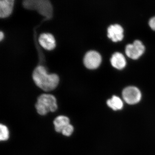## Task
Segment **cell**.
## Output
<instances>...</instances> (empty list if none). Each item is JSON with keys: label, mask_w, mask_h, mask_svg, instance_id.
Returning <instances> with one entry per match:
<instances>
[{"label": "cell", "mask_w": 155, "mask_h": 155, "mask_svg": "<svg viewBox=\"0 0 155 155\" xmlns=\"http://www.w3.org/2000/svg\"><path fill=\"white\" fill-rule=\"evenodd\" d=\"M32 78L37 86L45 91L55 89L59 82V78L55 74H48L44 67H37L33 72Z\"/></svg>", "instance_id": "cell-1"}, {"label": "cell", "mask_w": 155, "mask_h": 155, "mask_svg": "<svg viewBox=\"0 0 155 155\" xmlns=\"http://www.w3.org/2000/svg\"><path fill=\"white\" fill-rule=\"evenodd\" d=\"M22 5L27 10L37 11L46 19L52 17L53 6L50 0H23Z\"/></svg>", "instance_id": "cell-2"}, {"label": "cell", "mask_w": 155, "mask_h": 155, "mask_svg": "<svg viewBox=\"0 0 155 155\" xmlns=\"http://www.w3.org/2000/svg\"><path fill=\"white\" fill-rule=\"evenodd\" d=\"M35 108L38 114L42 116L49 112H55L58 109L56 98L52 95L41 94L38 98Z\"/></svg>", "instance_id": "cell-3"}, {"label": "cell", "mask_w": 155, "mask_h": 155, "mask_svg": "<svg viewBox=\"0 0 155 155\" xmlns=\"http://www.w3.org/2000/svg\"><path fill=\"white\" fill-rule=\"evenodd\" d=\"M122 97L125 102L129 104H137L140 101L141 94L138 88L135 87H128L122 92Z\"/></svg>", "instance_id": "cell-4"}, {"label": "cell", "mask_w": 155, "mask_h": 155, "mask_svg": "<svg viewBox=\"0 0 155 155\" xmlns=\"http://www.w3.org/2000/svg\"><path fill=\"white\" fill-rule=\"evenodd\" d=\"M144 51V46L138 40L135 41L132 44L127 45L125 48V54L127 57L133 60L138 59Z\"/></svg>", "instance_id": "cell-5"}, {"label": "cell", "mask_w": 155, "mask_h": 155, "mask_svg": "<svg viewBox=\"0 0 155 155\" xmlns=\"http://www.w3.org/2000/svg\"><path fill=\"white\" fill-rule=\"evenodd\" d=\"M102 58L99 53L95 51H90L84 58V64L88 69H97L101 63Z\"/></svg>", "instance_id": "cell-6"}, {"label": "cell", "mask_w": 155, "mask_h": 155, "mask_svg": "<svg viewBox=\"0 0 155 155\" xmlns=\"http://www.w3.org/2000/svg\"><path fill=\"white\" fill-rule=\"evenodd\" d=\"M38 41L42 47L48 51H51L56 47L55 39L51 34H42L39 38Z\"/></svg>", "instance_id": "cell-7"}, {"label": "cell", "mask_w": 155, "mask_h": 155, "mask_svg": "<svg viewBox=\"0 0 155 155\" xmlns=\"http://www.w3.org/2000/svg\"><path fill=\"white\" fill-rule=\"evenodd\" d=\"M123 28L119 24L111 25L108 28V37L114 42L121 41L123 38Z\"/></svg>", "instance_id": "cell-8"}, {"label": "cell", "mask_w": 155, "mask_h": 155, "mask_svg": "<svg viewBox=\"0 0 155 155\" xmlns=\"http://www.w3.org/2000/svg\"><path fill=\"white\" fill-rule=\"evenodd\" d=\"M15 0H0V17L6 18L12 14Z\"/></svg>", "instance_id": "cell-9"}, {"label": "cell", "mask_w": 155, "mask_h": 155, "mask_svg": "<svg viewBox=\"0 0 155 155\" xmlns=\"http://www.w3.org/2000/svg\"><path fill=\"white\" fill-rule=\"evenodd\" d=\"M112 66L118 69H123L126 66V60L122 54L119 52L115 53L111 58Z\"/></svg>", "instance_id": "cell-10"}, {"label": "cell", "mask_w": 155, "mask_h": 155, "mask_svg": "<svg viewBox=\"0 0 155 155\" xmlns=\"http://www.w3.org/2000/svg\"><path fill=\"white\" fill-rule=\"evenodd\" d=\"M69 124V118L65 116H58L54 121L55 129L58 132H62L64 127Z\"/></svg>", "instance_id": "cell-11"}, {"label": "cell", "mask_w": 155, "mask_h": 155, "mask_svg": "<svg viewBox=\"0 0 155 155\" xmlns=\"http://www.w3.org/2000/svg\"><path fill=\"white\" fill-rule=\"evenodd\" d=\"M107 104L110 107L114 110H120L123 107V104L122 100L118 97L114 96L110 99L108 100Z\"/></svg>", "instance_id": "cell-12"}, {"label": "cell", "mask_w": 155, "mask_h": 155, "mask_svg": "<svg viewBox=\"0 0 155 155\" xmlns=\"http://www.w3.org/2000/svg\"><path fill=\"white\" fill-rule=\"evenodd\" d=\"M8 129L5 125L1 124L0 125V140L1 141L7 140L9 138Z\"/></svg>", "instance_id": "cell-13"}, {"label": "cell", "mask_w": 155, "mask_h": 155, "mask_svg": "<svg viewBox=\"0 0 155 155\" xmlns=\"http://www.w3.org/2000/svg\"><path fill=\"white\" fill-rule=\"evenodd\" d=\"M73 130H74V128L73 126L71 124H69L64 127L61 133L66 136H69L72 134Z\"/></svg>", "instance_id": "cell-14"}, {"label": "cell", "mask_w": 155, "mask_h": 155, "mask_svg": "<svg viewBox=\"0 0 155 155\" xmlns=\"http://www.w3.org/2000/svg\"><path fill=\"white\" fill-rule=\"evenodd\" d=\"M149 24L151 29L155 31V17L150 19Z\"/></svg>", "instance_id": "cell-15"}, {"label": "cell", "mask_w": 155, "mask_h": 155, "mask_svg": "<svg viewBox=\"0 0 155 155\" xmlns=\"http://www.w3.org/2000/svg\"><path fill=\"white\" fill-rule=\"evenodd\" d=\"M4 38V33H3L2 31H1V32H0V40H1V41H2V40Z\"/></svg>", "instance_id": "cell-16"}]
</instances>
